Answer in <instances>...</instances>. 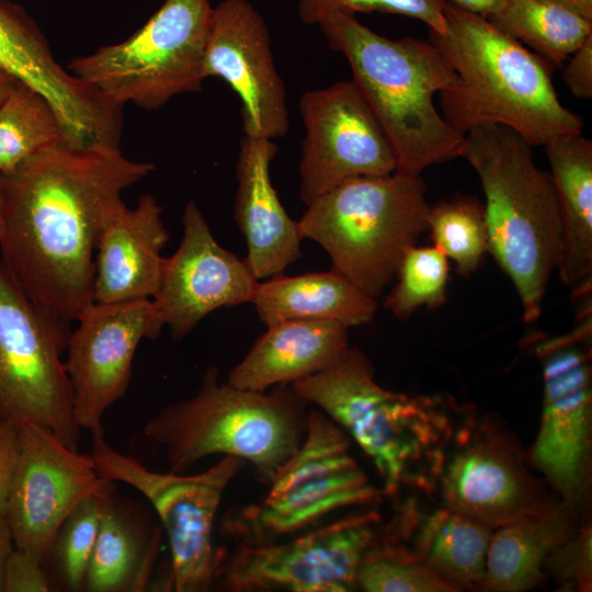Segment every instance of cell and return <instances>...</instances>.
Returning <instances> with one entry per match:
<instances>
[{
    "label": "cell",
    "instance_id": "1",
    "mask_svg": "<svg viewBox=\"0 0 592 592\" xmlns=\"http://www.w3.org/2000/svg\"><path fill=\"white\" fill-rule=\"evenodd\" d=\"M155 170L121 149L59 145L4 177L0 258L41 306L73 322L93 299L94 254L109 210Z\"/></svg>",
    "mask_w": 592,
    "mask_h": 592
},
{
    "label": "cell",
    "instance_id": "2",
    "mask_svg": "<svg viewBox=\"0 0 592 592\" xmlns=\"http://www.w3.org/2000/svg\"><path fill=\"white\" fill-rule=\"evenodd\" d=\"M446 29L430 32L455 72L440 93L443 116L459 132L503 126L534 146L581 134L582 119L560 102L543 58L480 14L445 4Z\"/></svg>",
    "mask_w": 592,
    "mask_h": 592
},
{
    "label": "cell",
    "instance_id": "3",
    "mask_svg": "<svg viewBox=\"0 0 592 592\" xmlns=\"http://www.w3.org/2000/svg\"><path fill=\"white\" fill-rule=\"evenodd\" d=\"M318 26L328 46L346 59L352 81L392 146L397 170L421 174L462 156L465 134L434 104L455 72L431 41L383 36L350 13L329 14Z\"/></svg>",
    "mask_w": 592,
    "mask_h": 592
},
{
    "label": "cell",
    "instance_id": "4",
    "mask_svg": "<svg viewBox=\"0 0 592 592\" xmlns=\"http://www.w3.org/2000/svg\"><path fill=\"white\" fill-rule=\"evenodd\" d=\"M533 146L511 129L481 125L465 134L462 156L485 193L489 252L512 281L523 320L536 321L560 252V214L549 173Z\"/></svg>",
    "mask_w": 592,
    "mask_h": 592
},
{
    "label": "cell",
    "instance_id": "5",
    "mask_svg": "<svg viewBox=\"0 0 592 592\" xmlns=\"http://www.w3.org/2000/svg\"><path fill=\"white\" fill-rule=\"evenodd\" d=\"M308 405L289 384L241 389L221 383L219 368L209 366L197 391L164 406L144 435L162 447L170 471L183 474L213 455L236 456L270 482L305 437Z\"/></svg>",
    "mask_w": 592,
    "mask_h": 592
},
{
    "label": "cell",
    "instance_id": "6",
    "mask_svg": "<svg viewBox=\"0 0 592 592\" xmlns=\"http://www.w3.org/2000/svg\"><path fill=\"white\" fill-rule=\"evenodd\" d=\"M425 193L421 174L400 170L352 178L306 205L299 230L325 249L331 271L378 299L428 230Z\"/></svg>",
    "mask_w": 592,
    "mask_h": 592
},
{
    "label": "cell",
    "instance_id": "7",
    "mask_svg": "<svg viewBox=\"0 0 592 592\" xmlns=\"http://www.w3.org/2000/svg\"><path fill=\"white\" fill-rule=\"evenodd\" d=\"M212 11L209 0H164L132 36L73 58L67 70L112 103L157 110L202 90Z\"/></svg>",
    "mask_w": 592,
    "mask_h": 592
},
{
    "label": "cell",
    "instance_id": "8",
    "mask_svg": "<svg viewBox=\"0 0 592 592\" xmlns=\"http://www.w3.org/2000/svg\"><path fill=\"white\" fill-rule=\"evenodd\" d=\"M269 483L260 502L225 515L224 534L249 544L280 540L378 494L351 456L345 432L318 408L309 410L301 444Z\"/></svg>",
    "mask_w": 592,
    "mask_h": 592
},
{
    "label": "cell",
    "instance_id": "9",
    "mask_svg": "<svg viewBox=\"0 0 592 592\" xmlns=\"http://www.w3.org/2000/svg\"><path fill=\"white\" fill-rule=\"evenodd\" d=\"M70 325L31 298L0 258V418L38 424L78 451L81 429L62 360Z\"/></svg>",
    "mask_w": 592,
    "mask_h": 592
},
{
    "label": "cell",
    "instance_id": "10",
    "mask_svg": "<svg viewBox=\"0 0 592 592\" xmlns=\"http://www.w3.org/2000/svg\"><path fill=\"white\" fill-rule=\"evenodd\" d=\"M289 385L351 435L388 494L407 480L430 444L426 405L380 387L369 360L356 348L346 346L325 368Z\"/></svg>",
    "mask_w": 592,
    "mask_h": 592
},
{
    "label": "cell",
    "instance_id": "11",
    "mask_svg": "<svg viewBox=\"0 0 592 592\" xmlns=\"http://www.w3.org/2000/svg\"><path fill=\"white\" fill-rule=\"evenodd\" d=\"M90 456L101 478L124 482L153 506L171 549L169 585L177 592L207 591L218 578L221 554L213 545V528L225 489L246 460L223 456L195 474L159 473L113 448L104 431L91 433Z\"/></svg>",
    "mask_w": 592,
    "mask_h": 592
},
{
    "label": "cell",
    "instance_id": "12",
    "mask_svg": "<svg viewBox=\"0 0 592 592\" xmlns=\"http://www.w3.org/2000/svg\"><path fill=\"white\" fill-rule=\"evenodd\" d=\"M587 304L570 333L546 339L536 346L543 363L544 389L531 460L569 510L581 502L590 473L591 306Z\"/></svg>",
    "mask_w": 592,
    "mask_h": 592
},
{
    "label": "cell",
    "instance_id": "13",
    "mask_svg": "<svg viewBox=\"0 0 592 592\" xmlns=\"http://www.w3.org/2000/svg\"><path fill=\"white\" fill-rule=\"evenodd\" d=\"M375 512L348 516L288 540L239 543L218 578L234 592H348L377 539Z\"/></svg>",
    "mask_w": 592,
    "mask_h": 592
},
{
    "label": "cell",
    "instance_id": "14",
    "mask_svg": "<svg viewBox=\"0 0 592 592\" xmlns=\"http://www.w3.org/2000/svg\"><path fill=\"white\" fill-rule=\"evenodd\" d=\"M299 111L305 128L299 198L305 205L349 179L398 169L385 130L352 80L304 92Z\"/></svg>",
    "mask_w": 592,
    "mask_h": 592
},
{
    "label": "cell",
    "instance_id": "15",
    "mask_svg": "<svg viewBox=\"0 0 592 592\" xmlns=\"http://www.w3.org/2000/svg\"><path fill=\"white\" fill-rule=\"evenodd\" d=\"M109 482L90 455L67 447L52 431L35 423L19 426V455L3 513L14 547L44 565L64 520Z\"/></svg>",
    "mask_w": 592,
    "mask_h": 592
},
{
    "label": "cell",
    "instance_id": "16",
    "mask_svg": "<svg viewBox=\"0 0 592 592\" xmlns=\"http://www.w3.org/2000/svg\"><path fill=\"white\" fill-rule=\"evenodd\" d=\"M76 321L65 369L75 420L81 430L94 433L103 430L105 411L125 396L139 343L156 340L164 327L152 299L94 301Z\"/></svg>",
    "mask_w": 592,
    "mask_h": 592
},
{
    "label": "cell",
    "instance_id": "17",
    "mask_svg": "<svg viewBox=\"0 0 592 592\" xmlns=\"http://www.w3.org/2000/svg\"><path fill=\"white\" fill-rule=\"evenodd\" d=\"M205 78L224 80L239 96L243 135L273 139L289 128L286 90L261 13L247 0L213 7Z\"/></svg>",
    "mask_w": 592,
    "mask_h": 592
},
{
    "label": "cell",
    "instance_id": "18",
    "mask_svg": "<svg viewBox=\"0 0 592 592\" xmlns=\"http://www.w3.org/2000/svg\"><path fill=\"white\" fill-rule=\"evenodd\" d=\"M183 235L166 258L153 306L174 341L183 340L207 315L221 307L252 304L259 281L246 260L223 248L194 201L182 214Z\"/></svg>",
    "mask_w": 592,
    "mask_h": 592
},
{
    "label": "cell",
    "instance_id": "19",
    "mask_svg": "<svg viewBox=\"0 0 592 592\" xmlns=\"http://www.w3.org/2000/svg\"><path fill=\"white\" fill-rule=\"evenodd\" d=\"M0 68L49 102L71 144L96 138L113 118L114 105L62 68L35 21L9 0H0Z\"/></svg>",
    "mask_w": 592,
    "mask_h": 592
},
{
    "label": "cell",
    "instance_id": "20",
    "mask_svg": "<svg viewBox=\"0 0 592 592\" xmlns=\"http://www.w3.org/2000/svg\"><path fill=\"white\" fill-rule=\"evenodd\" d=\"M463 437L440 469L447 508L491 527L546 508L521 462L503 441L487 434Z\"/></svg>",
    "mask_w": 592,
    "mask_h": 592
},
{
    "label": "cell",
    "instance_id": "21",
    "mask_svg": "<svg viewBox=\"0 0 592 592\" xmlns=\"http://www.w3.org/2000/svg\"><path fill=\"white\" fill-rule=\"evenodd\" d=\"M162 207L149 194L129 208L123 200L106 214L99 234L93 299L122 303L152 299L160 287L166 258L161 252L169 232Z\"/></svg>",
    "mask_w": 592,
    "mask_h": 592
},
{
    "label": "cell",
    "instance_id": "22",
    "mask_svg": "<svg viewBox=\"0 0 592 592\" xmlns=\"http://www.w3.org/2000/svg\"><path fill=\"white\" fill-rule=\"evenodd\" d=\"M276 153L272 139L247 135L240 139L234 219L247 243L244 260L258 281L282 275L301 257L298 221L286 213L271 180Z\"/></svg>",
    "mask_w": 592,
    "mask_h": 592
},
{
    "label": "cell",
    "instance_id": "23",
    "mask_svg": "<svg viewBox=\"0 0 592 592\" xmlns=\"http://www.w3.org/2000/svg\"><path fill=\"white\" fill-rule=\"evenodd\" d=\"M348 327L327 320H285L271 326L227 377L234 387L265 391L329 365L349 346Z\"/></svg>",
    "mask_w": 592,
    "mask_h": 592
},
{
    "label": "cell",
    "instance_id": "24",
    "mask_svg": "<svg viewBox=\"0 0 592 592\" xmlns=\"http://www.w3.org/2000/svg\"><path fill=\"white\" fill-rule=\"evenodd\" d=\"M560 214L557 271L576 297L590 296L592 282V143L565 135L545 146Z\"/></svg>",
    "mask_w": 592,
    "mask_h": 592
},
{
    "label": "cell",
    "instance_id": "25",
    "mask_svg": "<svg viewBox=\"0 0 592 592\" xmlns=\"http://www.w3.org/2000/svg\"><path fill=\"white\" fill-rule=\"evenodd\" d=\"M112 486L103 509L95 546L88 568L84 591L141 592L151 580L161 528Z\"/></svg>",
    "mask_w": 592,
    "mask_h": 592
},
{
    "label": "cell",
    "instance_id": "26",
    "mask_svg": "<svg viewBox=\"0 0 592 592\" xmlns=\"http://www.w3.org/2000/svg\"><path fill=\"white\" fill-rule=\"evenodd\" d=\"M252 305L266 327L285 320H327L350 328L369 323L378 308L377 299L331 270L259 281Z\"/></svg>",
    "mask_w": 592,
    "mask_h": 592
},
{
    "label": "cell",
    "instance_id": "27",
    "mask_svg": "<svg viewBox=\"0 0 592 592\" xmlns=\"http://www.w3.org/2000/svg\"><path fill=\"white\" fill-rule=\"evenodd\" d=\"M573 533L565 509L546 506L491 534L482 589L521 592L540 582L550 555Z\"/></svg>",
    "mask_w": 592,
    "mask_h": 592
},
{
    "label": "cell",
    "instance_id": "28",
    "mask_svg": "<svg viewBox=\"0 0 592 592\" xmlns=\"http://www.w3.org/2000/svg\"><path fill=\"white\" fill-rule=\"evenodd\" d=\"M492 527L449 508L431 514L417 536L428 567L457 591L482 588Z\"/></svg>",
    "mask_w": 592,
    "mask_h": 592
},
{
    "label": "cell",
    "instance_id": "29",
    "mask_svg": "<svg viewBox=\"0 0 592 592\" xmlns=\"http://www.w3.org/2000/svg\"><path fill=\"white\" fill-rule=\"evenodd\" d=\"M486 19L555 67L592 35V18L563 0H502Z\"/></svg>",
    "mask_w": 592,
    "mask_h": 592
},
{
    "label": "cell",
    "instance_id": "30",
    "mask_svg": "<svg viewBox=\"0 0 592 592\" xmlns=\"http://www.w3.org/2000/svg\"><path fill=\"white\" fill-rule=\"evenodd\" d=\"M65 144L62 125L49 102L18 81L0 105V173L8 175L31 157Z\"/></svg>",
    "mask_w": 592,
    "mask_h": 592
},
{
    "label": "cell",
    "instance_id": "31",
    "mask_svg": "<svg viewBox=\"0 0 592 592\" xmlns=\"http://www.w3.org/2000/svg\"><path fill=\"white\" fill-rule=\"evenodd\" d=\"M428 229L434 246L456 264L459 274L474 273L488 247L483 204L475 196L456 195L430 206Z\"/></svg>",
    "mask_w": 592,
    "mask_h": 592
},
{
    "label": "cell",
    "instance_id": "32",
    "mask_svg": "<svg viewBox=\"0 0 592 592\" xmlns=\"http://www.w3.org/2000/svg\"><path fill=\"white\" fill-rule=\"evenodd\" d=\"M113 486L84 498L64 520L52 543L44 566L52 565L56 580L69 591L84 589L86 577L107 493Z\"/></svg>",
    "mask_w": 592,
    "mask_h": 592
},
{
    "label": "cell",
    "instance_id": "33",
    "mask_svg": "<svg viewBox=\"0 0 592 592\" xmlns=\"http://www.w3.org/2000/svg\"><path fill=\"white\" fill-rule=\"evenodd\" d=\"M448 259L434 244L412 246L398 266L397 282L384 300L398 319L409 318L418 308H436L446 301Z\"/></svg>",
    "mask_w": 592,
    "mask_h": 592
},
{
    "label": "cell",
    "instance_id": "34",
    "mask_svg": "<svg viewBox=\"0 0 592 592\" xmlns=\"http://www.w3.org/2000/svg\"><path fill=\"white\" fill-rule=\"evenodd\" d=\"M356 588L367 592L457 591L424 565L408 561L400 550L379 545L378 539L358 568Z\"/></svg>",
    "mask_w": 592,
    "mask_h": 592
},
{
    "label": "cell",
    "instance_id": "35",
    "mask_svg": "<svg viewBox=\"0 0 592 592\" xmlns=\"http://www.w3.org/2000/svg\"><path fill=\"white\" fill-rule=\"evenodd\" d=\"M446 0H298V15L306 25H318L332 13L380 12L417 19L430 32H445Z\"/></svg>",
    "mask_w": 592,
    "mask_h": 592
},
{
    "label": "cell",
    "instance_id": "36",
    "mask_svg": "<svg viewBox=\"0 0 592 592\" xmlns=\"http://www.w3.org/2000/svg\"><path fill=\"white\" fill-rule=\"evenodd\" d=\"M591 527L574 532L548 558L545 568L567 587L591 588Z\"/></svg>",
    "mask_w": 592,
    "mask_h": 592
},
{
    "label": "cell",
    "instance_id": "37",
    "mask_svg": "<svg viewBox=\"0 0 592 592\" xmlns=\"http://www.w3.org/2000/svg\"><path fill=\"white\" fill-rule=\"evenodd\" d=\"M49 582L44 565L13 548L3 568L2 592H47Z\"/></svg>",
    "mask_w": 592,
    "mask_h": 592
},
{
    "label": "cell",
    "instance_id": "38",
    "mask_svg": "<svg viewBox=\"0 0 592 592\" xmlns=\"http://www.w3.org/2000/svg\"><path fill=\"white\" fill-rule=\"evenodd\" d=\"M562 79L570 92L580 99L592 98V35L568 58Z\"/></svg>",
    "mask_w": 592,
    "mask_h": 592
},
{
    "label": "cell",
    "instance_id": "39",
    "mask_svg": "<svg viewBox=\"0 0 592 592\" xmlns=\"http://www.w3.org/2000/svg\"><path fill=\"white\" fill-rule=\"evenodd\" d=\"M19 455V428L0 418V516H3L8 491Z\"/></svg>",
    "mask_w": 592,
    "mask_h": 592
},
{
    "label": "cell",
    "instance_id": "40",
    "mask_svg": "<svg viewBox=\"0 0 592 592\" xmlns=\"http://www.w3.org/2000/svg\"><path fill=\"white\" fill-rule=\"evenodd\" d=\"M448 2L470 12L488 18L501 4L502 0H447Z\"/></svg>",
    "mask_w": 592,
    "mask_h": 592
},
{
    "label": "cell",
    "instance_id": "41",
    "mask_svg": "<svg viewBox=\"0 0 592 592\" xmlns=\"http://www.w3.org/2000/svg\"><path fill=\"white\" fill-rule=\"evenodd\" d=\"M14 548L11 531L3 516H0V592H2V574L5 560Z\"/></svg>",
    "mask_w": 592,
    "mask_h": 592
},
{
    "label": "cell",
    "instance_id": "42",
    "mask_svg": "<svg viewBox=\"0 0 592 592\" xmlns=\"http://www.w3.org/2000/svg\"><path fill=\"white\" fill-rule=\"evenodd\" d=\"M19 80L0 68V105L7 99Z\"/></svg>",
    "mask_w": 592,
    "mask_h": 592
},
{
    "label": "cell",
    "instance_id": "43",
    "mask_svg": "<svg viewBox=\"0 0 592 592\" xmlns=\"http://www.w3.org/2000/svg\"><path fill=\"white\" fill-rule=\"evenodd\" d=\"M5 224V183L4 177L0 173V238L4 231Z\"/></svg>",
    "mask_w": 592,
    "mask_h": 592
},
{
    "label": "cell",
    "instance_id": "44",
    "mask_svg": "<svg viewBox=\"0 0 592 592\" xmlns=\"http://www.w3.org/2000/svg\"><path fill=\"white\" fill-rule=\"evenodd\" d=\"M573 5L585 15L592 18V0H563Z\"/></svg>",
    "mask_w": 592,
    "mask_h": 592
}]
</instances>
